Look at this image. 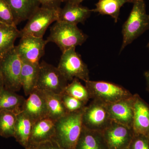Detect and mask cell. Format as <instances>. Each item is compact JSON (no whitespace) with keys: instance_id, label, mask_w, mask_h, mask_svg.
I'll list each match as a JSON object with an SVG mask.
<instances>
[{"instance_id":"obj_13","label":"cell","mask_w":149,"mask_h":149,"mask_svg":"<svg viewBox=\"0 0 149 149\" xmlns=\"http://www.w3.org/2000/svg\"><path fill=\"white\" fill-rule=\"evenodd\" d=\"M132 129L134 134L149 138V105L137 94L133 95Z\"/></svg>"},{"instance_id":"obj_17","label":"cell","mask_w":149,"mask_h":149,"mask_svg":"<svg viewBox=\"0 0 149 149\" xmlns=\"http://www.w3.org/2000/svg\"><path fill=\"white\" fill-rule=\"evenodd\" d=\"M56 121L47 117L34 123L29 145L52 140L55 134Z\"/></svg>"},{"instance_id":"obj_5","label":"cell","mask_w":149,"mask_h":149,"mask_svg":"<svg viewBox=\"0 0 149 149\" xmlns=\"http://www.w3.org/2000/svg\"><path fill=\"white\" fill-rule=\"evenodd\" d=\"M91 99L108 104L133 96L125 88L117 84L104 81L85 82Z\"/></svg>"},{"instance_id":"obj_33","label":"cell","mask_w":149,"mask_h":149,"mask_svg":"<svg viewBox=\"0 0 149 149\" xmlns=\"http://www.w3.org/2000/svg\"><path fill=\"white\" fill-rule=\"evenodd\" d=\"M84 1V0H64L63 2H65V3L76 4H80V3Z\"/></svg>"},{"instance_id":"obj_18","label":"cell","mask_w":149,"mask_h":149,"mask_svg":"<svg viewBox=\"0 0 149 149\" xmlns=\"http://www.w3.org/2000/svg\"><path fill=\"white\" fill-rule=\"evenodd\" d=\"M74 149H109L102 132L83 127Z\"/></svg>"},{"instance_id":"obj_15","label":"cell","mask_w":149,"mask_h":149,"mask_svg":"<svg viewBox=\"0 0 149 149\" xmlns=\"http://www.w3.org/2000/svg\"><path fill=\"white\" fill-rule=\"evenodd\" d=\"M92 12V10L80 4L66 3L64 7L59 10L58 20L77 25L84 23Z\"/></svg>"},{"instance_id":"obj_29","label":"cell","mask_w":149,"mask_h":149,"mask_svg":"<svg viewBox=\"0 0 149 149\" xmlns=\"http://www.w3.org/2000/svg\"><path fill=\"white\" fill-rule=\"evenodd\" d=\"M129 149H149V138L144 135L134 134Z\"/></svg>"},{"instance_id":"obj_11","label":"cell","mask_w":149,"mask_h":149,"mask_svg":"<svg viewBox=\"0 0 149 149\" xmlns=\"http://www.w3.org/2000/svg\"><path fill=\"white\" fill-rule=\"evenodd\" d=\"M102 133L109 149L127 148L134 136L132 128L112 120Z\"/></svg>"},{"instance_id":"obj_26","label":"cell","mask_w":149,"mask_h":149,"mask_svg":"<svg viewBox=\"0 0 149 149\" xmlns=\"http://www.w3.org/2000/svg\"><path fill=\"white\" fill-rule=\"evenodd\" d=\"M64 93L87 104L91 99L86 86L82 85L79 79L74 78L66 86Z\"/></svg>"},{"instance_id":"obj_21","label":"cell","mask_w":149,"mask_h":149,"mask_svg":"<svg viewBox=\"0 0 149 149\" xmlns=\"http://www.w3.org/2000/svg\"><path fill=\"white\" fill-rule=\"evenodd\" d=\"M26 99L23 96L4 88L0 92V110H7L17 114L22 111Z\"/></svg>"},{"instance_id":"obj_10","label":"cell","mask_w":149,"mask_h":149,"mask_svg":"<svg viewBox=\"0 0 149 149\" xmlns=\"http://www.w3.org/2000/svg\"><path fill=\"white\" fill-rule=\"evenodd\" d=\"M47 43L43 37L24 35L22 36L18 45L15 47L22 61L38 66L40 59L45 54Z\"/></svg>"},{"instance_id":"obj_7","label":"cell","mask_w":149,"mask_h":149,"mask_svg":"<svg viewBox=\"0 0 149 149\" xmlns=\"http://www.w3.org/2000/svg\"><path fill=\"white\" fill-rule=\"evenodd\" d=\"M68 85V81L57 67L44 61L40 63L36 89L61 95Z\"/></svg>"},{"instance_id":"obj_32","label":"cell","mask_w":149,"mask_h":149,"mask_svg":"<svg viewBox=\"0 0 149 149\" xmlns=\"http://www.w3.org/2000/svg\"><path fill=\"white\" fill-rule=\"evenodd\" d=\"M144 75L146 81L147 89L149 92V70L145 72Z\"/></svg>"},{"instance_id":"obj_36","label":"cell","mask_w":149,"mask_h":149,"mask_svg":"<svg viewBox=\"0 0 149 149\" xmlns=\"http://www.w3.org/2000/svg\"><path fill=\"white\" fill-rule=\"evenodd\" d=\"M1 58H0V61H1Z\"/></svg>"},{"instance_id":"obj_16","label":"cell","mask_w":149,"mask_h":149,"mask_svg":"<svg viewBox=\"0 0 149 149\" xmlns=\"http://www.w3.org/2000/svg\"><path fill=\"white\" fill-rule=\"evenodd\" d=\"M10 7L15 25L28 20L41 6L37 0H6Z\"/></svg>"},{"instance_id":"obj_1","label":"cell","mask_w":149,"mask_h":149,"mask_svg":"<svg viewBox=\"0 0 149 149\" xmlns=\"http://www.w3.org/2000/svg\"><path fill=\"white\" fill-rule=\"evenodd\" d=\"M84 108L68 113L56 120L52 140L62 149H74L83 128L82 117Z\"/></svg>"},{"instance_id":"obj_19","label":"cell","mask_w":149,"mask_h":149,"mask_svg":"<svg viewBox=\"0 0 149 149\" xmlns=\"http://www.w3.org/2000/svg\"><path fill=\"white\" fill-rule=\"evenodd\" d=\"M34 123L29 116L22 111L17 114L14 137L17 142L25 149L29 145Z\"/></svg>"},{"instance_id":"obj_8","label":"cell","mask_w":149,"mask_h":149,"mask_svg":"<svg viewBox=\"0 0 149 149\" xmlns=\"http://www.w3.org/2000/svg\"><path fill=\"white\" fill-rule=\"evenodd\" d=\"M82 121L83 127L89 130L102 132L112 121L107 104L98 100H93L84 108Z\"/></svg>"},{"instance_id":"obj_20","label":"cell","mask_w":149,"mask_h":149,"mask_svg":"<svg viewBox=\"0 0 149 149\" xmlns=\"http://www.w3.org/2000/svg\"><path fill=\"white\" fill-rule=\"evenodd\" d=\"M21 37V32L16 25L0 22V58L3 57L15 47V40Z\"/></svg>"},{"instance_id":"obj_25","label":"cell","mask_w":149,"mask_h":149,"mask_svg":"<svg viewBox=\"0 0 149 149\" xmlns=\"http://www.w3.org/2000/svg\"><path fill=\"white\" fill-rule=\"evenodd\" d=\"M17 114L10 111L0 110V136L5 138L14 137Z\"/></svg>"},{"instance_id":"obj_37","label":"cell","mask_w":149,"mask_h":149,"mask_svg":"<svg viewBox=\"0 0 149 149\" xmlns=\"http://www.w3.org/2000/svg\"><path fill=\"white\" fill-rule=\"evenodd\" d=\"M129 149L128 148H126V149Z\"/></svg>"},{"instance_id":"obj_31","label":"cell","mask_w":149,"mask_h":149,"mask_svg":"<svg viewBox=\"0 0 149 149\" xmlns=\"http://www.w3.org/2000/svg\"><path fill=\"white\" fill-rule=\"evenodd\" d=\"M41 4V6L47 8L52 9L59 11L60 9V6L64 0H37Z\"/></svg>"},{"instance_id":"obj_35","label":"cell","mask_w":149,"mask_h":149,"mask_svg":"<svg viewBox=\"0 0 149 149\" xmlns=\"http://www.w3.org/2000/svg\"><path fill=\"white\" fill-rule=\"evenodd\" d=\"M148 48L149 49V43L148 45Z\"/></svg>"},{"instance_id":"obj_30","label":"cell","mask_w":149,"mask_h":149,"mask_svg":"<svg viewBox=\"0 0 149 149\" xmlns=\"http://www.w3.org/2000/svg\"><path fill=\"white\" fill-rule=\"evenodd\" d=\"M25 149H62L53 140L38 143L29 144Z\"/></svg>"},{"instance_id":"obj_2","label":"cell","mask_w":149,"mask_h":149,"mask_svg":"<svg viewBox=\"0 0 149 149\" xmlns=\"http://www.w3.org/2000/svg\"><path fill=\"white\" fill-rule=\"evenodd\" d=\"M133 3L130 15L123 26V43L120 51L149 27V19L146 11L145 1L134 0Z\"/></svg>"},{"instance_id":"obj_12","label":"cell","mask_w":149,"mask_h":149,"mask_svg":"<svg viewBox=\"0 0 149 149\" xmlns=\"http://www.w3.org/2000/svg\"><path fill=\"white\" fill-rule=\"evenodd\" d=\"M112 121L132 128L133 119V95L131 97L107 104Z\"/></svg>"},{"instance_id":"obj_27","label":"cell","mask_w":149,"mask_h":149,"mask_svg":"<svg viewBox=\"0 0 149 149\" xmlns=\"http://www.w3.org/2000/svg\"><path fill=\"white\" fill-rule=\"evenodd\" d=\"M61 96L63 102L68 113L80 110L86 107L85 103L66 93H62Z\"/></svg>"},{"instance_id":"obj_34","label":"cell","mask_w":149,"mask_h":149,"mask_svg":"<svg viewBox=\"0 0 149 149\" xmlns=\"http://www.w3.org/2000/svg\"><path fill=\"white\" fill-rule=\"evenodd\" d=\"M4 88V85L2 78L1 74H0V92L2 91Z\"/></svg>"},{"instance_id":"obj_24","label":"cell","mask_w":149,"mask_h":149,"mask_svg":"<svg viewBox=\"0 0 149 149\" xmlns=\"http://www.w3.org/2000/svg\"><path fill=\"white\" fill-rule=\"evenodd\" d=\"M134 0H99L96 8L92 12L98 13L103 15H108L117 22L120 8L126 3H133Z\"/></svg>"},{"instance_id":"obj_23","label":"cell","mask_w":149,"mask_h":149,"mask_svg":"<svg viewBox=\"0 0 149 149\" xmlns=\"http://www.w3.org/2000/svg\"><path fill=\"white\" fill-rule=\"evenodd\" d=\"M42 91L45 99L48 117L56 121L68 113L63 102L61 95Z\"/></svg>"},{"instance_id":"obj_22","label":"cell","mask_w":149,"mask_h":149,"mask_svg":"<svg viewBox=\"0 0 149 149\" xmlns=\"http://www.w3.org/2000/svg\"><path fill=\"white\" fill-rule=\"evenodd\" d=\"M39 65L36 66L22 61L21 82L22 87L26 96H29L36 89L39 73Z\"/></svg>"},{"instance_id":"obj_6","label":"cell","mask_w":149,"mask_h":149,"mask_svg":"<svg viewBox=\"0 0 149 149\" xmlns=\"http://www.w3.org/2000/svg\"><path fill=\"white\" fill-rule=\"evenodd\" d=\"M57 68L68 81H72L74 78L85 82L90 80L88 66L76 52L75 47L62 52Z\"/></svg>"},{"instance_id":"obj_3","label":"cell","mask_w":149,"mask_h":149,"mask_svg":"<svg viewBox=\"0 0 149 149\" xmlns=\"http://www.w3.org/2000/svg\"><path fill=\"white\" fill-rule=\"evenodd\" d=\"M87 38V35L77 25L57 20L51 27L47 41L48 43H55L63 52L70 48L82 45Z\"/></svg>"},{"instance_id":"obj_38","label":"cell","mask_w":149,"mask_h":149,"mask_svg":"<svg viewBox=\"0 0 149 149\" xmlns=\"http://www.w3.org/2000/svg\"><path fill=\"white\" fill-rule=\"evenodd\" d=\"M148 17H149V15H148Z\"/></svg>"},{"instance_id":"obj_28","label":"cell","mask_w":149,"mask_h":149,"mask_svg":"<svg viewBox=\"0 0 149 149\" xmlns=\"http://www.w3.org/2000/svg\"><path fill=\"white\" fill-rule=\"evenodd\" d=\"M0 22L16 25L15 24L12 11L6 0H0Z\"/></svg>"},{"instance_id":"obj_14","label":"cell","mask_w":149,"mask_h":149,"mask_svg":"<svg viewBox=\"0 0 149 149\" xmlns=\"http://www.w3.org/2000/svg\"><path fill=\"white\" fill-rule=\"evenodd\" d=\"M22 111L33 122L48 117L45 99L42 91L36 89L25 100Z\"/></svg>"},{"instance_id":"obj_9","label":"cell","mask_w":149,"mask_h":149,"mask_svg":"<svg viewBox=\"0 0 149 149\" xmlns=\"http://www.w3.org/2000/svg\"><path fill=\"white\" fill-rule=\"evenodd\" d=\"M58 11L41 6L29 17L27 24L20 30L21 37L31 35L43 37L49 25L58 20Z\"/></svg>"},{"instance_id":"obj_4","label":"cell","mask_w":149,"mask_h":149,"mask_svg":"<svg viewBox=\"0 0 149 149\" xmlns=\"http://www.w3.org/2000/svg\"><path fill=\"white\" fill-rule=\"evenodd\" d=\"M22 65V61L15 47L1 59L0 74L6 89L16 92L22 88L21 82Z\"/></svg>"}]
</instances>
